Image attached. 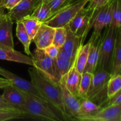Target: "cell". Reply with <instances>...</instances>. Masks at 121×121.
Segmentation results:
<instances>
[{
	"instance_id": "1",
	"label": "cell",
	"mask_w": 121,
	"mask_h": 121,
	"mask_svg": "<svg viewBox=\"0 0 121 121\" xmlns=\"http://www.w3.org/2000/svg\"><path fill=\"white\" fill-rule=\"evenodd\" d=\"M31 82L46 99L50 107L56 111L64 121H71L66 113L63 100L62 91L60 83H56L35 67L28 69Z\"/></svg>"
},
{
	"instance_id": "2",
	"label": "cell",
	"mask_w": 121,
	"mask_h": 121,
	"mask_svg": "<svg viewBox=\"0 0 121 121\" xmlns=\"http://www.w3.org/2000/svg\"><path fill=\"white\" fill-rule=\"evenodd\" d=\"M110 78L111 74L108 72L101 68L96 69L87 93V99L103 108L106 107L109 99L107 85Z\"/></svg>"
},
{
	"instance_id": "3",
	"label": "cell",
	"mask_w": 121,
	"mask_h": 121,
	"mask_svg": "<svg viewBox=\"0 0 121 121\" xmlns=\"http://www.w3.org/2000/svg\"><path fill=\"white\" fill-rule=\"evenodd\" d=\"M102 34V44L96 68H101L111 73L118 28L110 26L105 27Z\"/></svg>"
},
{
	"instance_id": "4",
	"label": "cell",
	"mask_w": 121,
	"mask_h": 121,
	"mask_svg": "<svg viewBox=\"0 0 121 121\" xmlns=\"http://www.w3.org/2000/svg\"><path fill=\"white\" fill-rule=\"evenodd\" d=\"M23 112L28 118L47 121H60L61 119L54 113V111L33 96L27 93L26 103Z\"/></svg>"
},
{
	"instance_id": "5",
	"label": "cell",
	"mask_w": 121,
	"mask_h": 121,
	"mask_svg": "<svg viewBox=\"0 0 121 121\" xmlns=\"http://www.w3.org/2000/svg\"><path fill=\"white\" fill-rule=\"evenodd\" d=\"M88 1L89 0H82L75 3L69 4L60 9L43 23L53 28L66 27L79 10L85 7L88 3Z\"/></svg>"
},
{
	"instance_id": "6",
	"label": "cell",
	"mask_w": 121,
	"mask_h": 121,
	"mask_svg": "<svg viewBox=\"0 0 121 121\" xmlns=\"http://www.w3.org/2000/svg\"><path fill=\"white\" fill-rule=\"evenodd\" d=\"M0 75L2 76L5 79L9 80L12 85L18 88L19 89L30 95L33 96L38 100H40L43 103L47 104L49 106L46 99L41 95L37 89L34 86V85L31 82L25 80L18 76L15 74L9 72L7 70L2 68L1 66H0Z\"/></svg>"
},
{
	"instance_id": "7",
	"label": "cell",
	"mask_w": 121,
	"mask_h": 121,
	"mask_svg": "<svg viewBox=\"0 0 121 121\" xmlns=\"http://www.w3.org/2000/svg\"><path fill=\"white\" fill-rule=\"evenodd\" d=\"M66 75L62 77L59 82L62 91L64 106L66 109V113L69 116L71 121H79L81 115L80 100L78 97L72 94L66 87L65 83Z\"/></svg>"
},
{
	"instance_id": "8",
	"label": "cell",
	"mask_w": 121,
	"mask_h": 121,
	"mask_svg": "<svg viewBox=\"0 0 121 121\" xmlns=\"http://www.w3.org/2000/svg\"><path fill=\"white\" fill-rule=\"evenodd\" d=\"M67 26L73 33L85 41L90 30L92 27L91 18L86 8L79 10Z\"/></svg>"
},
{
	"instance_id": "9",
	"label": "cell",
	"mask_w": 121,
	"mask_h": 121,
	"mask_svg": "<svg viewBox=\"0 0 121 121\" xmlns=\"http://www.w3.org/2000/svg\"><path fill=\"white\" fill-rule=\"evenodd\" d=\"M34 64V67L44 73L47 76L55 82L54 71V59L50 57L44 49L37 48L31 54Z\"/></svg>"
},
{
	"instance_id": "10",
	"label": "cell",
	"mask_w": 121,
	"mask_h": 121,
	"mask_svg": "<svg viewBox=\"0 0 121 121\" xmlns=\"http://www.w3.org/2000/svg\"><path fill=\"white\" fill-rule=\"evenodd\" d=\"M65 27L67 30V36L64 44L59 48L58 56L66 59H76L78 50L80 46L84 44V41L73 33L68 26Z\"/></svg>"
},
{
	"instance_id": "11",
	"label": "cell",
	"mask_w": 121,
	"mask_h": 121,
	"mask_svg": "<svg viewBox=\"0 0 121 121\" xmlns=\"http://www.w3.org/2000/svg\"><path fill=\"white\" fill-rule=\"evenodd\" d=\"M2 95L9 105L23 112L26 103L27 93L21 91L11 84L4 88Z\"/></svg>"
},
{
	"instance_id": "12",
	"label": "cell",
	"mask_w": 121,
	"mask_h": 121,
	"mask_svg": "<svg viewBox=\"0 0 121 121\" xmlns=\"http://www.w3.org/2000/svg\"><path fill=\"white\" fill-rule=\"evenodd\" d=\"M89 41L91 43V47L88 59L83 72L94 73L96 69L100 53L102 44V34H98L93 32Z\"/></svg>"
},
{
	"instance_id": "13",
	"label": "cell",
	"mask_w": 121,
	"mask_h": 121,
	"mask_svg": "<svg viewBox=\"0 0 121 121\" xmlns=\"http://www.w3.org/2000/svg\"><path fill=\"white\" fill-rule=\"evenodd\" d=\"M113 0H109L108 2L103 6L96 15L93 23V33L96 34H102L103 29L109 26L112 20Z\"/></svg>"
},
{
	"instance_id": "14",
	"label": "cell",
	"mask_w": 121,
	"mask_h": 121,
	"mask_svg": "<svg viewBox=\"0 0 121 121\" xmlns=\"http://www.w3.org/2000/svg\"><path fill=\"white\" fill-rule=\"evenodd\" d=\"M0 60L11 61L30 65L34 67L31 57L15 50L13 47L0 43Z\"/></svg>"
},
{
	"instance_id": "15",
	"label": "cell",
	"mask_w": 121,
	"mask_h": 121,
	"mask_svg": "<svg viewBox=\"0 0 121 121\" xmlns=\"http://www.w3.org/2000/svg\"><path fill=\"white\" fill-rule=\"evenodd\" d=\"M38 0H21L7 13L13 21H20L27 15H30L37 6Z\"/></svg>"
},
{
	"instance_id": "16",
	"label": "cell",
	"mask_w": 121,
	"mask_h": 121,
	"mask_svg": "<svg viewBox=\"0 0 121 121\" xmlns=\"http://www.w3.org/2000/svg\"><path fill=\"white\" fill-rule=\"evenodd\" d=\"M54 32L55 28L50 27L44 23L41 24L33 40L37 48L44 49L52 44Z\"/></svg>"
},
{
	"instance_id": "17",
	"label": "cell",
	"mask_w": 121,
	"mask_h": 121,
	"mask_svg": "<svg viewBox=\"0 0 121 121\" xmlns=\"http://www.w3.org/2000/svg\"><path fill=\"white\" fill-rule=\"evenodd\" d=\"M85 121H121V104L104 108L99 113Z\"/></svg>"
},
{
	"instance_id": "18",
	"label": "cell",
	"mask_w": 121,
	"mask_h": 121,
	"mask_svg": "<svg viewBox=\"0 0 121 121\" xmlns=\"http://www.w3.org/2000/svg\"><path fill=\"white\" fill-rule=\"evenodd\" d=\"M13 21L7 14L0 20V43L14 48L13 36Z\"/></svg>"
},
{
	"instance_id": "19",
	"label": "cell",
	"mask_w": 121,
	"mask_h": 121,
	"mask_svg": "<svg viewBox=\"0 0 121 121\" xmlns=\"http://www.w3.org/2000/svg\"><path fill=\"white\" fill-rule=\"evenodd\" d=\"M75 59H69L58 56L54 59V71L55 81L60 82V80L64 76L67 74L70 69L74 65Z\"/></svg>"
},
{
	"instance_id": "20",
	"label": "cell",
	"mask_w": 121,
	"mask_h": 121,
	"mask_svg": "<svg viewBox=\"0 0 121 121\" xmlns=\"http://www.w3.org/2000/svg\"><path fill=\"white\" fill-rule=\"evenodd\" d=\"M81 75L82 73H80L77 70L74 65L66 75L65 83L66 87L72 94L78 98H79V91Z\"/></svg>"
},
{
	"instance_id": "21",
	"label": "cell",
	"mask_w": 121,
	"mask_h": 121,
	"mask_svg": "<svg viewBox=\"0 0 121 121\" xmlns=\"http://www.w3.org/2000/svg\"><path fill=\"white\" fill-rule=\"evenodd\" d=\"M80 104V118L79 121H85L86 118L93 117L103 109L87 98H79Z\"/></svg>"
},
{
	"instance_id": "22",
	"label": "cell",
	"mask_w": 121,
	"mask_h": 121,
	"mask_svg": "<svg viewBox=\"0 0 121 121\" xmlns=\"http://www.w3.org/2000/svg\"><path fill=\"white\" fill-rule=\"evenodd\" d=\"M110 74L111 77L118 74L121 75V27L118 29L112 69Z\"/></svg>"
},
{
	"instance_id": "23",
	"label": "cell",
	"mask_w": 121,
	"mask_h": 121,
	"mask_svg": "<svg viewBox=\"0 0 121 121\" xmlns=\"http://www.w3.org/2000/svg\"><path fill=\"white\" fill-rule=\"evenodd\" d=\"M91 47V43L89 41L86 44H83L79 48L76 56L74 66L80 73L83 72L87 63L89 53Z\"/></svg>"
},
{
	"instance_id": "24",
	"label": "cell",
	"mask_w": 121,
	"mask_h": 121,
	"mask_svg": "<svg viewBox=\"0 0 121 121\" xmlns=\"http://www.w3.org/2000/svg\"><path fill=\"white\" fill-rule=\"evenodd\" d=\"M16 27V35L19 39L22 44L23 45L24 52L27 56H30L31 53L30 49L31 40L30 38L28 33L26 31L23 24L21 21H17Z\"/></svg>"
},
{
	"instance_id": "25",
	"label": "cell",
	"mask_w": 121,
	"mask_h": 121,
	"mask_svg": "<svg viewBox=\"0 0 121 121\" xmlns=\"http://www.w3.org/2000/svg\"><path fill=\"white\" fill-rule=\"evenodd\" d=\"M20 21L22 22L26 31L28 33L31 41H33L34 36L43 22H40L39 20L31 15L25 17Z\"/></svg>"
},
{
	"instance_id": "26",
	"label": "cell",
	"mask_w": 121,
	"mask_h": 121,
	"mask_svg": "<svg viewBox=\"0 0 121 121\" xmlns=\"http://www.w3.org/2000/svg\"><path fill=\"white\" fill-rule=\"evenodd\" d=\"M31 15L37 19L41 22H44L50 17L51 10L47 2H43L38 5Z\"/></svg>"
},
{
	"instance_id": "27",
	"label": "cell",
	"mask_w": 121,
	"mask_h": 121,
	"mask_svg": "<svg viewBox=\"0 0 121 121\" xmlns=\"http://www.w3.org/2000/svg\"><path fill=\"white\" fill-rule=\"evenodd\" d=\"M93 73L83 72L81 75V80L79 86V98H87V93L91 86Z\"/></svg>"
},
{
	"instance_id": "28",
	"label": "cell",
	"mask_w": 121,
	"mask_h": 121,
	"mask_svg": "<svg viewBox=\"0 0 121 121\" xmlns=\"http://www.w3.org/2000/svg\"><path fill=\"white\" fill-rule=\"evenodd\" d=\"M109 26L115 28L121 27V0H113L112 20Z\"/></svg>"
},
{
	"instance_id": "29",
	"label": "cell",
	"mask_w": 121,
	"mask_h": 121,
	"mask_svg": "<svg viewBox=\"0 0 121 121\" xmlns=\"http://www.w3.org/2000/svg\"><path fill=\"white\" fill-rule=\"evenodd\" d=\"M28 118L23 112L17 109H0V121H6L12 119Z\"/></svg>"
},
{
	"instance_id": "30",
	"label": "cell",
	"mask_w": 121,
	"mask_h": 121,
	"mask_svg": "<svg viewBox=\"0 0 121 121\" xmlns=\"http://www.w3.org/2000/svg\"><path fill=\"white\" fill-rule=\"evenodd\" d=\"M121 89V75L118 74L111 77L107 85V95L112 98Z\"/></svg>"
},
{
	"instance_id": "31",
	"label": "cell",
	"mask_w": 121,
	"mask_h": 121,
	"mask_svg": "<svg viewBox=\"0 0 121 121\" xmlns=\"http://www.w3.org/2000/svg\"><path fill=\"white\" fill-rule=\"evenodd\" d=\"M109 0H89V5L86 8L87 11L91 18V23H93V20L95 17L96 15L98 13V11L102 8L104 5H105Z\"/></svg>"
},
{
	"instance_id": "32",
	"label": "cell",
	"mask_w": 121,
	"mask_h": 121,
	"mask_svg": "<svg viewBox=\"0 0 121 121\" xmlns=\"http://www.w3.org/2000/svg\"><path fill=\"white\" fill-rule=\"evenodd\" d=\"M66 36H67V30L66 27L55 28L53 44L59 48H61L66 41Z\"/></svg>"
},
{
	"instance_id": "33",
	"label": "cell",
	"mask_w": 121,
	"mask_h": 121,
	"mask_svg": "<svg viewBox=\"0 0 121 121\" xmlns=\"http://www.w3.org/2000/svg\"><path fill=\"white\" fill-rule=\"evenodd\" d=\"M71 0H50L48 3L51 10V16L59 11L60 9L69 4Z\"/></svg>"
},
{
	"instance_id": "34",
	"label": "cell",
	"mask_w": 121,
	"mask_h": 121,
	"mask_svg": "<svg viewBox=\"0 0 121 121\" xmlns=\"http://www.w3.org/2000/svg\"><path fill=\"white\" fill-rule=\"evenodd\" d=\"M44 50L47 55L49 56L50 57L53 58V59H55L59 55V48L53 45V44L45 48Z\"/></svg>"
},
{
	"instance_id": "35",
	"label": "cell",
	"mask_w": 121,
	"mask_h": 121,
	"mask_svg": "<svg viewBox=\"0 0 121 121\" xmlns=\"http://www.w3.org/2000/svg\"><path fill=\"white\" fill-rule=\"evenodd\" d=\"M121 104V89L113 97L109 98L106 103V107L111 105H119Z\"/></svg>"
},
{
	"instance_id": "36",
	"label": "cell",
	"mask_w": 121,
	"mask_h": 121,
	"mask_svg": "<svg viewBox=\"0 0 121 121\" xmlns=\"http://www.w3.org/2000/svg\"><path fill=\"white\" fill-rule=\"evenodd\" d=\"M21 0H1L0 4L8 10H11L17 5Z\"/></svg>"
},
{
	"instance_id": "37",
	"label": "cell",
	"mask_w": 121,
	"mask_h": 121,
	"mask_svg": "<svg viewBox=\"0 0 121 121\" xmlns=\"http://www.w3.org/2000/svg\"><path fill=\"white\" fill-rule=\"evenodd\" d=\"M10 85H11V83L8 79L5 78H0V89H4Z\"/></svg>"
},
{
	"instance_id": "38",
	"label": "cell",
	"mask_w": 121,
	"mask_h": 121,
	"mask_svg": "<svg viewBox=\"0 0 121 121\" xmlns=\"http://www.w3.org/2000/svg\"><path fill=\"white\" fill-rule=\"evenodd\" d=\"M0 109H16L14 107L11 106V105L1 104H0Z\"/></svg>"
},
{
	"instance_id": "39",
	"label": "cell",
	"mask_w": 121,
	"mask_h": 121,
	"mask_svg": "<svg viewBox=\"0 0 121 121\" xmlns=\"http://www.w3.org/2000/svg\"><path fill=\"white\" fill-rule=\"evenodd\" d=\"M5 8L0 4V20L5 15Z\"/></svg>"
},
{
	"instance_id": "40",
	"label": "cell",
	"mask_w": 121,
	"mask_h": 121,
	"mask_svg": "<svg viewBox=\"0 0 121 121\" xmlns=\"http://www.w3.org/2000/svg\"><path fill=\"white\" fill-rule=\"evenodd\" d=\"M0 104H6V105H9L7 102L5 100L4 98H3L2 95H0Z\"/></svg>"
},
{
	"instance_id": "41",
	"label": "cell",
	"mask_w": 121,
	"mask_h": 121,
	"mask_svg": "<svg viewBox=\"0 0 121 121\" xmlns=\"http://www.w3.org/2000/svg\"><path fill=\"white\" fill-rule=\"evenodd\" d=\"M49 1H50V0H38L37 3V6L38 5L40 4L43 3V2H48Z\"/></svg>"
},
{
	"instance_id": "42",
	"label": "cell",
	"mask_w": 121,
	"mask_h": 121,
	"mask_svg": "<svg viewBox=\"0 0 121 121\" xmlns=\"http://www.w3.org/2000/svg\"><path fill=\"white\" fill-rule=\"evenodd\" d=\"M82 1V0H71V1H70V4L75 3V2H79V1Z\"/></svg>"
},
{
	"instance_id": "43",
	"label": "cell",
	"mask_w": 121,
	"mask_h": 121,
	"mask_svg": "<svg viewBox=\"0 0 121 121\" xmlns=\"http://www.w3.org/2000/svg\"><path fill=\"white\" fill-rule=\"evenodd\" d=\"M0 1H1V0H0Z\"/></svg>"
}]
</instances>
